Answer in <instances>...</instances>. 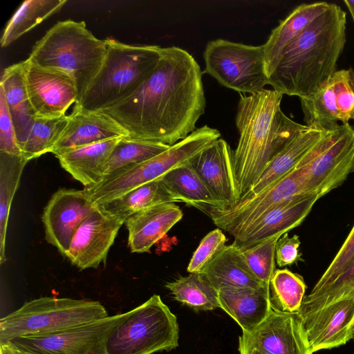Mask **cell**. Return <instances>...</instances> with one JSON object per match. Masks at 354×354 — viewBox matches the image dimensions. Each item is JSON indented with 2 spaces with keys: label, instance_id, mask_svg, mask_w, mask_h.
Here are the masks:
<instances>
[{
  "label": "cell",
  "instance_id": "cell-1",
  "mask_svg": "<svg viewBox=\"0 0 354 354\" xmlns=\"http://www.w3.org/2000/svg\"><path fill=\"white\" fill-rule=\"evenodd\" d=\"M203 73L187 50L161 48L158 63L128 97L102 111L137 140L173 145L196 129L204 114Z\"/></svg>",
  "mask_w": 354,
  "mask_h": 354
},
{
  "label": "cell",
  "instance_id": "cell-2",
  "mask_svg": "<svg viewBox=\"0 0 354 354\" xmlns=\"http://www.w3.org/2000/svg\"><path fill=\"white\" fill-rule=\"evenodd\" d=\"M346 12L330 3L283 49L268 76V84L283 95H313L337 71L346 43Z\"/></svg>",
  "mask_w": 354,
  "mask_h": 354
},
{
  "label": "cell",
  "instance_id": "cell-3",
  "mask_svg": "<svg viewBox=\"0 0 354 354\" xmlns=\"http://www.w3.org/2000/svg\"><path fill=\"white\" fill-rule=\"evenodd\" d=\"M283 95L274 89L266 88L249 95L240 94L236 115L239 138L233 158L240 200L272 158L310 128L283 113L281 109Z\"/></svg>",
  "mask_w": 354,
  "mask_h": 354
},
{
  "label": "cell",
  "instance_id": "cell-4",
  "mask_svg": "<svg viewBox=\"0 0 354 354\" xmlns=\"http://www.w3.org/2000/svg\"><path fill=\"white\" fill-rule=\"evenodd\" d=\"M106 44L86 28L84 21H58L37 41L28 59L32 64L70 75L77 90L78 104L99 73Z\"/></svg>",
  "mask_w": 354,
  "mask_h": 354
},
{
  "label": "cell",
  "instance_id": "cell-5",
  "mask_svg": "<svg viewBox=\"0 0 354 354\" xmlns=\"http://www.w3.org/2000/svg\"><path fill=\"white\" fill-rule=\"evenodd\" d=\"M104 64L82 98L75 104L86 111H102L131 95L156 66L158 45H132L107 38Z\"/></svg>",
  "mask_w": 354,
  "mask_h": 354
},
{
  "label": "cell",
  "instance_id": "cell-6",
  "mask_svg": "<svg viewBox=\"0 0 354 354\" xmlns=\"http://www.w3.org/2000/svg\"><path fill=\"white\" fill-rule=\"evenodd\" d=\"M221 138L218 130L207 125L196 129L168 149L143 162L123 168L102 183L84 188L95 205L121 196L169 171L190 162L201 152Z\"/></svg>",
  "mask_w": 354,
  "mask_h": 354
},
{
  "label": "cell",
  "instance_id": "cell-7",
  "mask_svg": "<svg viewBox=\"0 0 354 354\" xmlns=\"http://www.w3.org/2000/svg\"><path fill=\"white\" fill-rule=\"evenodd\" d=\"M108 316L97 301L40 297L0 319V344L21 336L62 330Z\"/></svg>",
  "mask_w": 354,
  "mask_h": 354
},
{
  "label": "cell",
  "instance_id": "cell-8",
  "mask_svg": "<svg viewBox=\"0 0 354 354\" xmlns=\"http://www.w3.org/2000/svg\"><path fill=\"white\" fill-rule=\"evenodd\" d=\"M179 327L176 315L153 295L127 312L111 332L107 354H153L178 346Z\"/></svg>",
  "mask_w": 354,
  "mask_h": 354
},
{
  "label": "cell",
  "instance_id": "cell-9",
  "mask_svg": "<svg viewBox=\"0 0 354 354\" xmlns=\"http://www.w3.org/2000/svg\"><path fill=\"white\" fill-rule=\"evenodd\" d=\"M203 58L204 72L227 88L251 95L268 84L263 45L217 39L207 43Z\"/></svg>",
  "mask_w": 354,
  "mask_h": 354
},
{
  "label": "cell",
  "instance_id": "cell-10",
  "mask_svg": "<svg viewBox=\"0 0 354 354\" xmlns=\"http://www.w3.org/2000/svg\"><path fill=\"white\" fill-rule=\"evenodd\" d=\"M298 165L305 169V192L319 198L354 171V129L349 123L328 130Z\"/></svg>",
  "mask_w": 354,
  "mask_h": 354
},
{
  "label": "cell",
  "instance_id": "cell-11",
  "mask_svg": "<svg viewBox=\"0 0 354 354\" xmlns=\"http://www.w3.org/2000/svg\"><path fill=\"white\" fill-rule=\"evenodd\" d=\"M127 313L54 333L21 336L8 342L37 354H107L108 337Z\"/></svg>",
  "mask_w": 354,
  "mask_h": 354
},
{
  "label": "cell",
  "instance_id": "cell-12",
  "mask_svg": "<svg viewBox=\"0 0 354 354\" xmlns=\"http://www.w3.org/2000/svg\"><path fill=\"white\" fill-rule=\"evenodd\" d=\"M305 125L330 130L354 120V71H336L313 95L300 98Z\"/></svg>",
  "mask_w": 354,
  "mask_h": 354
},
{
  "label": "cell",
  "instance_id": "cell-13",
  "mask_svg": "<svg viewBox=\"0 0 354 354\" xmlns=\"http://www.w3.org/2000/svg\"><path fill=\"white\" fill-rule=\"evenodd\" d=\"M239 347L255 348L266 354H313L300 315L272 306L259 325L250 332H242Z\"/></svg>",
  "mask_w": 354,
  "mask_h": 354
},
{
  "label": "cell",
  "instance_id": "cell-14",
  "mask_svg": "<svg viewBox=\"0 0 354 354\" xmlns=\"http://www.w3.org/2000/svg\"><path fill=\"white\" fill-rule=\"evenodd\" d=\"M26 86L35 118H57L77 100L73 78L62 71L24 61Z\"/></svg>",
  "mask_w": 354,
  "mask_h": 354
},
{
  "label": "cell",
  "instance_id": "cell-15",
  "mask_svg": "<svg viewBox=\"0 0 354 354\" xmlns=\"http://www.w3.org/2000/svg\"><path fill=\"white\" fill-rule=\"evenodd\" d=\"M97 208L84 189H58L46 205L41 218L48 243L65 256L81 223Z\"/></svg>",
  "mask_w": 354,
  "mask_h": 354
},
{
  "label": "cell",
  "instance_id": "cell-16",
  "mask_svg": "<svg viewBox=\"0 0 354 354\" xmlns=\"http://www.w3.org/2000/svg\"><path fill=\"white\" fill-rule=\"evenodd\" d=\"M123 224L97 207L81 223L64 257L80 270L97 268L106 261Z\"/></svg>",
  "mask_w": 354,
  "mask_h": 354
},
{
  "label": "cell",
  "instance_id": "cell-17",
  "mask_svg": "<svg viewBox=\"0 0 354 354\" xmlns=\"http://www.w3.org/2000/svg\"><path fill=\"white\" fill-rule=\"evenodd\" d=\"M302 318L312 353L346 344L354 331V296H346Z\"/></svg>",
  "mask_w": 354,
  "mask_h": 354
},
{
  "label": "cell",
  "instance_id": "cell-18",
  "mask_svg": "<svg viewBox=\"0 0 354 354\" xmlns=\"http://www.w3.org/2000/svg\"><path fill=\"white\" fill-rule=\"evenodd\" d=\"M233 158L234 150L219 138L190 162L223 209L233 208L240 200Z\"/></svg>",
  "mask_w": 354,
  "mask_h": 354
},
{
  "label": "cell",
  "instance_id": "cell-19",
  "mask_svg": "<svg viewBox=\"0 0 354 354\" xmlns=\"http://www.w3.org/2000/svg\"><path fill=\"white\" fill-rule=\"evenodd\" d=\"M319 199L314 194H301L269 209L236 234L234 243L246 247L299 226Z\"/></svg>",
  "mask_w": 354,
  "mask_h": 354
},
{
  "label": "cell",
  "instance_id": "cell-20",
  "mask_svg": "<svg viewBox=\"0 0 354 354\" xmlns=\"http://www.w3.org/2000/svg\"><path fill=\"white\" fill-rule=\"evenodd\" d=\"M68 116L67 124L51 151L55 156L72 149L128 137L127 131L102 111H86L74 106Z\"/></svg>",
  "mask_w": 354,
  "mask_h": 354
},
{
  "label": "cell",
  "instance_id": "cell-21",
  "mask_svg": "<svg viewBox=\"0 0 354 354\" xmlns=\"http://www.w3.org/2000/svg\"><path fill=\"white\" fill-rule=\"evenodd\" d=\"M183 217L175 203L158 205L129 216L124 222L133 253L148 252Z\"/></svg>",
  "mask_w": 354,
  "mask_h": 354
},
{
  "label": "cell",
  "instance_id": "cell-22",
  "mask_svg": "<svg viewBox=\"0 0 354 354\" xmlns=\"http://www.w3.org/2000/svg\"><path fill=\"white\" fill-rule=\"evenodd\" d=\"M122 138L72 149L56 157L61 167L84 188L91 187L103 181L109 157Z\"/></svg>",
  "mask_w": 354,
  "mask_h": 354
},
{
  "label": "cell",
  "instance_id": "cell-23",
  "mask_svg": "<svg viewBox=\"0 0 354 354\" xmlns=\"http://www.w3.org/2000/svg\"><path fill=\"white\" fill-rule=\"evenodd\" d=\"M220 308L241 328L250 332L268 315L272 308L270 288H223L218 292Z\"/></svg>",
  "mask_w": 354,
  "mask_h": 354
},
{
  "label": "cell",
  "instance_id": "cell-24",
  "mask_svg": "<svg viewBox=\"0 0 354 354\" xmlns=\"http://www.w3.org/2000/svg\"><path fill=\"white\" fill-rule=\"evenodd\" d=\"M200 273L217 292L227 288L266 286L251 271L240 248L234 242L225 245Z\"/></svg>",
  "mask_w": 354,
  "mask_h": 354
},
{
  "label": "cell",
  "instance_id": "cell-25",
  "mask_svg": "<svg viewBox=\"0 0 354 354\" xmlns=\"http://www.w3.org/2000/svg\"><path fill=\"white\" fill-rule=\"evenodd\" d=\"M328 131V130L310 127L297 136L272 158L260 178L241 200L260 193L291 171Z\"/></svg>",
  "mask_w": 354,
  "mask_h": 354
},
{
  "label": "cell",
  "instance_id": "cell-26",
  "mask_svg": "<svg viewBox=\"0 0 354 354\" xmlns=\"http://www.w3.org/2000/svg\"><path fill=\"white\" fill-rule=\"evenodd\" d=\"M328 2L302 3L297 6L271 33L263 44L267 75L272 72L283 49L330 6Z\"/></svg>",
  "mask_w": 354,
  "mask_h": 354
},
{
  "label": "cell",
  "instance_id": "cell-27",
  "mask_svg": "<svg viewBox=\"0 0 354 354\" xmlns=\"http://www.w3.org/2000/svg\"><path fill=\"white\" fill-rule=\"evenodd\" d=\"M0 89L3 93L21 150L35 118L26 86L24 61L4 69Z\"/></svg>",
  "mask_w": 354,
  "mask_h": 354
},
{
  "label": "cell",
  "instance_id": "cell-28",
  "mask_svg": "<svg viewBox=\"0 0 354 354\" xmlns=\"http://www.w3.org/2000/svg\"><path fill=\"white\" fill-rule=\"evenodd\" d=\"M160 178L177 202L194 207L207 216L212 210L223 209L190 162L169 171Z\"/></svg>",
  "mask_w": 354,
  "mask_h": 354
},
{
  "label": "cell",
  "instance_id": "cell-29",
  "mask_svg": "<svg viewBox=\"0 0 354 354\" xmlns=\"http://www.w3.org/2000/svg\"><path fill=\"white\" fill-rule=\"evenodd\" d=\"M177 202L162 179L143 184L121 196L97 205L105 214L123 222L131 216L151 207Z\"/></svg>",
  "mask_w": 354,
  "mask_h": 354
},
{
  "label": "cell",
  "instance_id": "cell-30",
  "mask_svg": "<svg viewBox=\"0 0 354 354\" xmlns=\"http://www.w3.org/2000/svg\"><path fill=\"white\" fill-rule=\"evenodd\" d=\"M66 0H26L8 21L1 40L6 47L21 36L59 11Z\"/></svg>",
  "mask_w": 354,
  "mask_h": 354
},
{
  "label": "cell",
  "instance_id": "cell-31",
  "mask_svg": "<svg viewBox=\"0 0 354 354\" xmlns=\"http://www.w3.org/2000/svg\"><path fill=\"white\" fill-rule=\"evenodd\" d=\"M28 160L0 152V263L6 261L5 245L10 209Z\"/></svg>",
  "mask_w": 354,
  "mask_h": 354
},
{
  "label": "cell",
  "instance_id": "cell-32",
  "mask_svg": "<svg viewBox=\"0 0 354 354\" xmlns=\"http://www.w3.org/2000/svg\"><path fill=\"white\" fill-rule=\"evenodd\" d=\"M165 287L175 300L195 310H213L220 308L218 293L200 272L180 277Z\"/></svg>",
  "mask_w": 354,
  "mask_h": 354
},
{
  "label": "cell",
  "instance_id": "cell-33",
  "mask_svg": "<svg viewBox=\"0 0 354 354\" xmlns=\"http://www.w3.org/2000/svg\"><path fill=\"white\" fill-rule=\"evenodd\" d=\"M169 147L160 142L122 138L109 157L104 180L123 168L143 162L159 155Z\"/></svg>",
  "mask_w": 354,
  "mask_h": 354
},
{
  "label": "cell",
  "instance_id": "cell-34",
  "mask_svg": "<svg viewBox=\"0 0 354 354\" xmlns=\"http://www.w3.org/2000/svg\"><path fill=\"white\" fill-rule=\"evenodd\" d=\"M306 285L303 277L288 269L276 270L270 283L272 308L284 313H298L301 307Z\"/></svg>",
  "mask_w": 354,
  "mask_h": 354
},
{
  "label": "cell",
  "instance_id": "cell-35",
  "mask_svg": "<svg viewBox=\"0 0 354 354\" xmlns=\"http://www.w3.org/2000/svg\"><path fill=\"white\" fill-rule=\"evenodd\" d=\"M68 118L66 115L57 118H35L21 147L22 156L29 161L51 152L67 124Z\"/></svg>",
  "mask_w": 354,
  "mask_h": 354
},
{
  "label": "cell",
  "instance_id": "cell-36",
  "mask_svg": "<svg viewBox=\"0 0 354 354\" xmlns=\"http://www.w3.org/2000/svg\"><path fill=\"white\" fill-rule=\"evenodd\" d=\"M283 234H278L253 245L239 247L251 271L264 286L269 288L276 270V244Z\"/></svg>",
  "mask_w": 354,
  "mask_h": 354
},
{
  "label": "cell",
  "instance_id": "cell-37",
  "mask_svg": "<svg viewBox=\"0 0 354 354\" xmlns=\"http://www.w3.org/2000/svg\"><path fill=\"white\" fill-rule=\"evenodd\" d=\"M346 296H354V260L330 286L313 297L305 295L298 312L304 315L315 312Z\"/></svg>",
  "mask_w": 354,
  "mask_h": 354
},
{
  "label": "cell",
  "instance_id": "cell-38",
  "mask_svg": "<svg viewBox=\"0 0 354 354\" xmlns=\"http://www.w3.org/2000/svg\"><path fill=\"white\" fill-rule=\"evenodd\" d=\"M354 260V225L334 259L308 297H313L333 283Z\"/></svg>",
  "mask_w": 354,
  "mask_h": 354
},
{
  "label": "cell",
  "instance_id": "cell-39",
  "mask_svg": "<svg viewBox=\"0 0 354 354\" xmlns=\"http://www.w3.org/2000/svg\"><path fill=\"white\" fill-rule=\"evenodd\" d=\"M226 236L217 228L207 234L194 252L187 270L200 272L225 246Z\"/></svg>",
  "mask_w": 354,
  "mask_h": 354
},
{
  "label": "cell",
  "instance_id": "cell-40",
  "mask_svg": "<svg viewBox=\"0 0 354 354\" xmlns=\"http://www.w3.org/2000/svg\"><path fill=\"white\" fill-rule=\"evenodd\" d=\"M0 152L22 156L15 128L3 91L0 89Z\"/></svg>",
  "mask_w": 354,
  "mask_h": 354
},
{
  "label": "cell",
  "instance_id": "cell-41",
  "mask_svg": "<svg viewBox=\"0 0 354 354\" xmlns=\"http://www.w3.org/2000/svg\"><path fill=\"white\" fill-rule=\"evenodd\" d=\"M301 242L297 235L290 237L288 232L278 240L275 248L276 263L279 267L289 266L297 262L301 257L299 246Z\"/></svg>",
  "mask_w": 354,
  "mask_h": 354
},
{
  "label": "cell",
  "instance_id": "cell-42",
  "mask_svg": "<svg viewBox=\"0 0 354 354\" xmlns=\"http://www.w3.org/2000/svg\"><path fill=\"white\" fill-rule=\"evenodd\" d=\"M0 354H37L20 347L10 342L0 344Z\"/></svg>",
  "mask_w": 354,
  "mask_h": 354
},
{
  "label": "cell",
  "instance_id": "cell-43",
  "mask_svg": "<svg viewBox=\"0 0 354 354\" xmlns=\"http://www.w3.org/2000/svg\"><path fill=\"white\" fill-rule=\"evenodd\" d=\"M240 354H266L255 348L239 347Z\"/></svg>",
  "mask_w": 354,
  "mask_h": 354
},
{
  "label": "cell",
  "instance_id": "cell-44",
  "mask_svg": "<svg viewBox=\"0 0 354 354\" xmlns=\"http://www.w3.org/2000/svg\"><path fill=\"white\" fill-rule=\"evenodd\" d=\"M344 3L346 6L347 8L348 9L350 14L352 17V19L354 22V1L351 0H344Z\"/></svg>",
  "mask_w": 354,
  "mask_h": 354
},
{
  "label": "cell",
  "instance_id": "cell-45",
  "mask_svg": "<svg viewBox=\"0 0 354 354\" xmlns=\"http://www.w3.org/2000/svg\"><path fill=\"white\" fill-rule=\"evenodd\" d=\"M353 339H354V331H353Z\"/></svg>",
  "mask_w": 354,
  "mask_h": 354
}]
</instances>
